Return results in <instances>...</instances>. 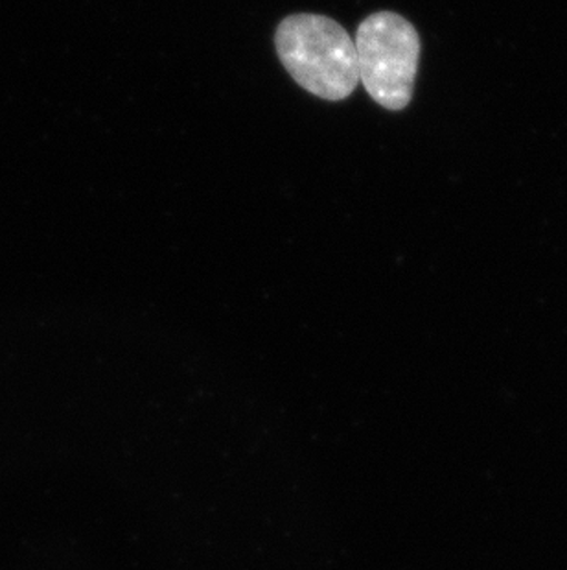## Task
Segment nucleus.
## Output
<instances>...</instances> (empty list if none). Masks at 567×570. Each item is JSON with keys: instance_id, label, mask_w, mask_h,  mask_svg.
<instances>
[{"instance_id": "f257e3e1", "label": "nucleus", "mask_w": 567, "mask_h": 570, "mask_svg": "<svg viewBox=\"0 0 567 570\" xmlns=\"http://www.w3.org/2000/svg\"><path fill=\"white\" fill-rule=\"evenodd\" d=\"M280 61L302 89L330 102L352 95L358 86L354 39L330 17L297 13L275 33Z\"/></svg>"}, {"instance_id": "f03ea898", "label": "nucleus", "mask_w": 567, "mask_h": 570, "mask_svg": "<svg viewBox=\"0 0 567 570\" xmlns=\"http://www.w3.org/2000/svg\"><path fill=\"white\" fill-rule=\"evenodd\" d=\"M359 80L375 102L400 111L411 102L420 58V38L411 22L380 11L367 17L356 32Z\"/></svg>"}]
</instances>
